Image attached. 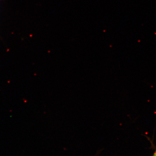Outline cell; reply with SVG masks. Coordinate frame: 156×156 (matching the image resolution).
I'll use <instances>...</instances> for the list:
<instances>
[{
  "label": "cell",
  "instance_id": "1",
  "mask_svg": "<svg viewBox=\"0 0 156 156\" xmlns=\"http://www.w3.org/2000/svg\"><path fill=\"white\" fill-rule=\"evenodd\" d=\"M153 156H156V150Z\"/></svg>",
  "mask_w": 156,
  "mask_h": 156
}]
</instances>
